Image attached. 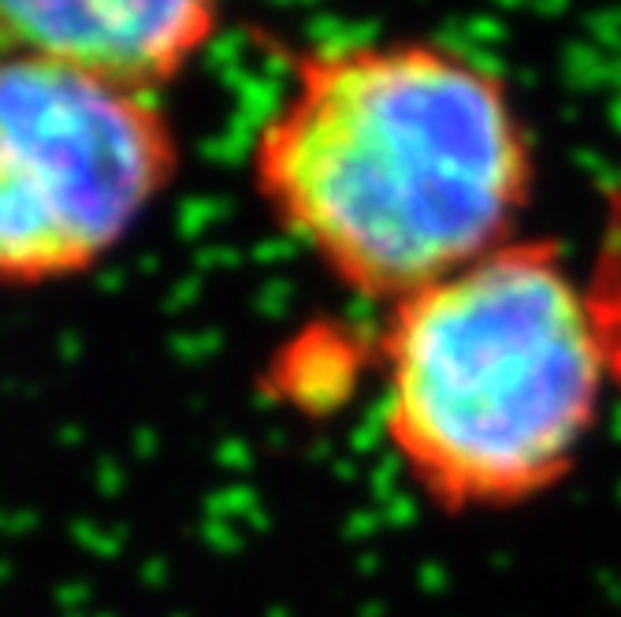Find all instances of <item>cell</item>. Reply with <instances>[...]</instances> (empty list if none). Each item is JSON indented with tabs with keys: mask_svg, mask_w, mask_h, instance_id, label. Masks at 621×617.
I'll list each match as a JSON object with an SVG mask.
<instances>
[{
	"mask_svg": "<svg viewBox=\"0 0 621 617\" xmlns=\"http://www.w3.org/2000/svg\"><path fill=\"white\" fill-rule=\"evenodd\" d=\"M287 67L253 194L343 290L398 305L517 238L536 157L495 67L432 38L317 45Z\"/></svg>",
	"mask_w": 621,
	"mask_h": 617,
	"instance_id": "1",
	"label": "cell"
},
{
	"mask_svg": "<svg viewBox=\"0 0 621 617\" xmlns=\"http://www.w3.org/2000/svg\"><path fill=\"white\" fill-rule=\"evenodd\" d=\"M380 365L387 443L447 510H503L555 487L610 380L588 290L532 238L391 305Z\"/></svg>",
	"mask_w": 621,
	"mask_h": 617,
	"instance_id": "2",
	"label": "cell"
},
{
	"mask_svg": "<svg viewBox=\"0 0 621 617\" xmlns=\"http://www.w3.org/2000/svg\"><path fill=\"white\" fill-rule=\"evenodd\" d=\"M183 168L160 90L0 49V287H53L127 242Z\"/></svg>",
	"mask_w": 621,
	"mask_h": 617,
	"instance_id": "3",
	"label": "cell"
},
{
	"mask_svg": "<svg viewBox=\"0 0 621 617\" xmlns=\"http://www.w3.org/2000/svg\"><path fill=\"white\" fill-rule=\"evenodd\" d=\"M224 0H0V49L164 90L209 49Z\"/></svg>",
	"mask_w": 621,
	"mask_h": 617,
	"instance_id": "4",
	"label": "cell"
},
{
	"mask_svg": "<svg viewBox=\"0 0 621 617\" xmlns=\"http://www.w3.org/2000/svg\"><path fill=\"white\" fill-rule=\"evenodd\" d=\"M584 290H588V305H592L595 328H599L610 380L621 387V183L610 194L603 242H599L592 276H588Z\"/></svg>",
	"mask_w": 621,
	"mask_h": 617,
	"instance_id": "5",
	"label": "cell"
}]
</instances>
